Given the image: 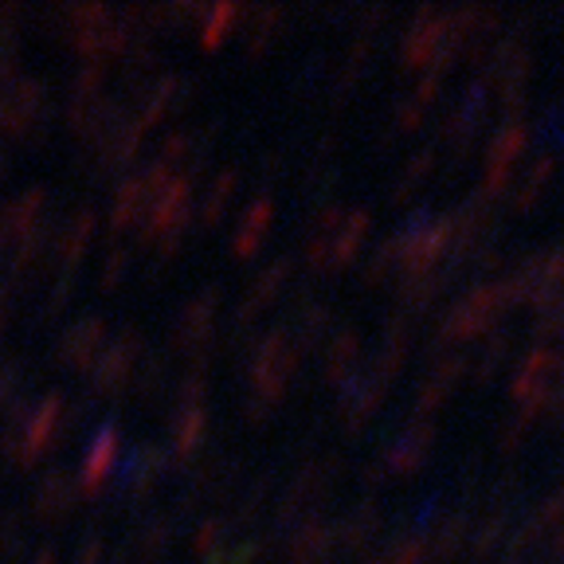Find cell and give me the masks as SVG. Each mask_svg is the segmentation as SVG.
<instances>
[{"instance_id":"37","label":"cell","mask_w":564,"mask_h":564,"mask_svg":"<svg viewBox=\"0 0 564 564\" xmlns=\"http://www.w3.org/2000/svg\"><path fill=\"white\" fill-rule=\"evenodd\" d=\"M216 545H224V526H219V521H204V526L196 529L192 549H196V556H208Z\"/></svg>"},{"instance_id":"27","label":"cell","mask_w":564,"mask_h":564,"mask_svg":"<svg viewBox=\"0 0 564 564\" xmlns=\"http://www.w3.org/2000/svg\"><path fill=\"white\" fill-rule=\"evenodd\" d=\"M279 20H282L279 9H256V12H247V52H251V55L267 52V44H271L274 32H279Z\"/></svg>"},{"instance_id":"7","label":"cell","mask_w":564,"mask_h":564,"mask_svg":"<svg viewBox=\"0 0 564 564\" xmlns=\"http://www.w3.org/2000/svg\"><path fill=\"white\" fill-rule=\"evenodd\" d=\"M529 146V129L521 122H510V126H501V134L490 142V154H486V196H498L510 181V169L518 165V157L526 154Z\"/></svg>"},{"instance_id":"30","label":"cell","mask_w":564,"mask_h":564,"mask_svg":"<svg viewBox=\"0 0 564 564\" xmlns=\"http://www.w3.org/2000/svg\"><path fill=\"white\" fill-rule=\"evenodd\" d=\"M232 192H236V173H224L216 184L208 189V196H204V204H201V219L204 224H219V216L228 212V204H232Z\"/></svg>"},{"instance_id":"31","label":"cell","mask_w":564,"mask_h":564,"mask_svg":"<svg viewBox=\"0 0 564 564\" xmlns=\"http://www.w3.org/2000/svg\"><path fill=\"white\" fill-rule=\"evenodd\" d=\"M169 518H157V521H149L142 533H137V545H134V553L142 556V561H154L157 553H161L165 545H169Z\"/></svg>"},{"instance_id":"11","label":"cell","mask_w":564,"mask_h":564,"mask_svg":"<svg viewBox=\"0 0 564 564\" xmlns=\"http://www.w3.org/2000/svg\"><path fill=\"white\" fill-rule=\"evenodd\" d=\"M337 553V538L329 526H318V521H306L286 545V561L291 564H329Z\"/></svg>"},{"instance_id":"10","label":"cell","mask_w":564,"mask_h":564,"mask_svg":"<svg viewBox=\"0 0 564 564\" xmlns=\"http://www.w3.org/2000/svg\"><path fill=\"white\" fill-rule=\"evenodd\" d=\"M212 337H216V294L204 291L192 306H184L181 322H177V346L204 349Z\"/></svg>"},{"instance_id":"44","label":"cell","mask_w":564,"mask_h":564,"mask_svg":"<svg viewBox=\"0 0 564 564\" xmlns=\"http://www.w3.org/2000/svg\"><path fill=\"white\" fill-rule=\"evenodd\" d=\"M0 334H4V306H0Z\"/></svg>"},{"instance_id":"2","label":"cell","mask_w":564,"mask_h":564,"mask_svg":"<svg viewBox=\"0 0 564 564\" xmlns=\"http://www.w3.org/2000/svg\"><path fill=\"white\" fill-rule=\"evenodd\" d=\"M506 306H510L506 282H483V286H474L463 302L451 306V314L443 318V329H439V341H443V346H466V341H474L478 334H486Z\"/></svg>"},{"instance_id":"4","label":"cell","mask_w":564,"mask_h":564,"mask_svg":"<svg viewBox=\"0 0 564 564\" xmlns=\"http://www.w3.org/2000/svg\"><path fill=\"white\" fill-rule=\"evenodd\" d=\"M447 36H451V16L424 9L404 40V67H411V71L431 64L447 67Z\"/></svg>"},{"instance_id":"6","label":"cell","mask_w":564,"mask_h":564,"mask_svg":"<svg viewBox=\"0 0 564 564\" xmlns=\"http://www.w3.org/2000/svg\"><path fill=\"white\" fill-rule=\"evenodd\" d=\"M334 474H337L334 459H322L318 466H306V471L294 478L291 490H286V498L279 501V521L291 526V521H298L309 506H318V501L329 494V486H334Z\"/></svg>"},{"instance_id":"42","label":"cell","mask_w":564,"mask_h":564,"mask_svg":"<svg viewBox=\"0 0 564 564\" xmlns=\"http://www.w3.org/2000/svg\"><path fill=\"white\" fill-rule=\"evenodd\" d=\"M545 564H564V533H561V538H556V545H553V549H549Z\"/></svg>"},{"instance_id":"21","label":"cell","mask_w":564,"mask_h":564,"mask_svg":"<svg viewBox=\"0 0 564 564\" xmlns=\"http://www.w3.org/2000/svg\"><path fill=\"white\" fill-rule=\"evenodd\" d=\"M91 239H94V212H79V216L59 232V239H55V259L75 267L82 259V251L91 247Z\"/></svg>"},{"instance_id":"41","label":"cell","mask_w":564,"mask_h":564,"mask_svg":"<svg viewBox=\"0 0 564 564\" xmlns=\"http://www.w3.org/2000/svg\"><path fill=\"white\" fill-rule=\"evenodd\" d=\"M16 384H20V364H9V369L0 373V404L9 401V392L16 388Z\"/></svg>"},{"instance_id":"3","label":"cell","mask_w":564,"mask_h":564,"mask_svg":"<svg viewBox=\"0 0 564 564\" xmlns=\"http://www.w3.org/2000/svg\"><path fill=\"white\" fill-rule=\"evenodd\" d=\"M64 436V401L47 396L44 404H36L32 411H16L9 436H4V451L16 463H36L55 439Z\"/></svg>"},{"instance_id":"25","label":"cell","mask_w":564,"mask_h":564,"mask_svg":"<svg viewBox=\"0 0 564 564\" xmlns=\"http://www.w3.org/2000/svg\"><path fill=\"white\" fill-rule=\"evenodd\" d=\"M357 357H361V337H357V334H341V337H337L334 349H329V361H326V376H329V381H334V384L349 381V376H353Z\"/></svg>"},{"instance_id":"29","label":"cell","mask_w":564,"mask_h":564,"mask_svg":"<svg viewBox=\"0 0 564 564\" xmlns=\"http://www.w3.org/2000/svg\"><path fill=\"white\" fill-rule=\"evenodd\" d=\"M244 16V9L239 4H219V9L208 12V20H204V47H219L224 40L236 32V20Z\"/></svg>"},{"instance_id":"18","label":"cell","mask_w":564,"mask_h":564,"mask_svg":"<svg viewBox=\"0 0 564 564\" xmlns=\"http://www.w3.org/2000/svg\"><path fill=\"white\" fill-rule=\"evenodd\" d=\"M463 373H466V357H447L436 373L424 381V388H419V396H416L419 411H424V416H428V411H436L439 404L455 392V384L463 381Z\"/></svg>"},{"instance_id":"17","label":"cell","mask_w":564,"mask_h":564,"mask_svg":"<svg viewBox=\"0 0 564 564\" xmlns=\"http://www.w3.org/2000/svg\"><path fill=\"white\" fill-rule=\"evenodd\" d=\"M161 471H165L161 451H157V447H142V451L129 459L126 471H122V494H129V498H146V494L157 486V478H161Z\"/></svg>"},{"instance_id":"16","label":"cell","mask_w":564,"mask_h":564,"mask_svg":"<svg viewBox=\"0 0 564 564\" xmlns=\"http://www.w3.org/2000/svg\"><path fill=\"white\" fill-rule=\"evenodd\" d=\"M204 431H208V411H204V401H181L173 419V455L189 459L196 447H201Z\"/></svg>"},{"instance_id":"19","label":"cell","mask_w":564,"mask_h":564,"mask_svg":"<svg viewBox=\"0 0 564 564\" xmlns=\"http://www.w3.org/2000/svg\"><path fill=\"white\" fill-rule=\"evenodd\" d=\"M364 236H369V212H346L341 216V228L334 236V251H329V271H341L346 263H353L357 251H361Z\"/></svg>"},{"instance_id":"15","label":"cell","mask_w":564,"mask_h":564,"mask_svg":"<svg viewBox=\"0 0 564 564\" xmlns=\"http://www.w3.org/2000/svg\"><path fill=\"white\" fill-rule=\"evenodd\" d=\"M119 451H122L119 431L102 428L99 436H94L87 459H82V490H99V486L106 483V474L114 471V463H119Z\"/></svg>"},{"instance_id":"35","label":"cell","mask_w":564,"mask_h":564,"mask_svg":"<svg viewBox=\"0 0 564 564\" xmlns=\"http://www.w3.org/2000/svg\"><path fill=\"white\" fill-rule=\"evenodd\" d=\"M501 533H506V514L498 510V514H490V518H486L483 526H478V533H471V538H474V549H471V553H474V556H486V553H490V549L501 541Z\"/></svg>"},{"instance_id":"1","label":"cell","mask_w":564,"mask_h":564,"mask_svg":"<svg viewBox=\"0 0 564 564\" xmlns=\"http://www.w3.org/2000/svg\"><path fill=\"white\" fill-rule=\"evenodd\" d=\"M294 369H298V349L291 346V337L274 329L256 346V357H251V401H247V416L263 419L274 404L282 401V392L291 384Z\"/></svg>"},{"instance_id":"34","label":"cell","mask_w":564,"mask_h":564,"mask_svg":"<svg viewBox=\"0 0 564 564\" xmlns=\"http://www.w3.org/2000/svg\"><path fill=\"white\" fill-rule=\"evenodd\" d=\"M431 165H436V157H431V149H424V154H416V161H411L408 169H404L401 181H396V201H404V196H411V192H416V184L431 173Z\"/></svg>"},{"instance_id":"43","label":"cell","mask_w":564,"mask_h":564,"mask_svg":"<svg viewBox=\"0 0 564 564\" xmlns=\"http://www.w3.org/2000/svg\"><path fill=\"white\" fill-rule=\"evenodd\" d=\"M36 564H55V553H52V549H44V553L36 556Z\"/></svg>"},{"instance_id":"14","label":"cell","mask_w":564,"mask_h":564,"mask_svg":"<svg viewBox=\"0 0 564 564\" xmlns=\"http://www.w3.org/2000/svg\"><path fill=\"white\" fill-rule=\"evenodd\" d=\"M271 219H274V204L271 196H259V201L247 204L244 219H239V232L236 239H232V247H236L239 259H251L263 247L267 232H271Z\"/></svg>"},{"instance_id":"33","label":"cell","mask_w":564,"mask_h":564,"mask_svg":"<svg viewBox=\"0 0 564 564\" xmlns=\"http://www.w3.org/2000/svg\"><path fill=\"white\" fill-rule=\"evenodd\" d=\"M549 173H553V161L549 157H541L538 161V169H529L526 173V181H521V189H518V212H526V208H533V201L541 196V189H545V181H549Z\"/></svg>"},{"instance_id":"20","label":"cell","mask_w":564,"mask_h":564,"mask_svg":"<svg viewBox=\"0 0 564 564\" xmlns=\"http://www.w3.org/2000/svg\"><path fill=\"white\" fill-rule=\"evenodd\" d=\"M494 79H498V91L506 94V99L518 102L529 79V55L521 52L518 44H506L498 52V64H494Z\"/></svg>"},{"instance_id":"36","label":"cell","mask_w":564,"mask_h":564,"mask_svg":"<svg viewBox=\"0 0 564 564\" xmlns=\"http://www.w3.org/2000/svg\"><path fill=\"white\" fill-rule=\"evenodd\" d=\"M256 556H259V545H251V541H239L232 553L219 545V553H208V556H204V564H256Z\"/></svg>"},{"instance_id":"9","label":"cell","mask_w":564,"mask_h":564,"mask_svg":"<svg viewBox=\"0 0 564 564\" xmlns=\"http://www.w3.org/2000/svg\"><path fill=\"white\" fill-rule=\"evenodd\" d=\"M436 451V428L431 424H411L396 443L388 447V466L396 474H416Z\"/></svg>"},{"instance_id":"39","label":"cell","mask_w":564,"mask_h":564,"mask_svg":"<svg viewBox=\"0 0 564 564\" xmlns=\"http://www.w3.org/2000/svg\"><path fill=\"white\" fill-rule=\"evenodd\" d=\"M419 561H424V541L411 538V541H401V545L392 549L381 564H419Z\"/></svg>"},{"instance_id":"32","label":"cell","mask_w":564,"mask_h":564,"mask_svg":"<svg viewBox=\"0 0 564 564\" xmlns=\"http://www.w3.org/2000/svg\"><path fill=\"white\" fill-rule=\"evenodd\" d=\"M478 119H483V91H471V99L463 102V110H459L455 119H451V137H455L459 146H463L466 137L474 134Z\"/></svg>"},{"instance_id":"13","label":"cell","mask_w":564,"mask_h":564,"mask_svg":"<svg viewBox=\"0 0 564 564\" xmlns=\"http://www.w3.org/2000/svg\"><path fill=\"white\" fill-rule=\"evenodd\" d=\"M40 102H44V87L40 82H12L9 91L0 94V129H24L36 119Z\"/></svg>"},{"instance_id":"28","label":"cell","mask_w":564,"mask_h":564,"mask_svg":"<svg viewBox=\"0 0 564 564\" xmlns=\"http://www.w3.org/2000/svg\"><path fill=\"white\" fill-rule=\"evenodd\" d=\"M439 75H431V79H424L419 82V91L411 94L408 102H404V110H401V129H416L419 122H424V114H428L431 106H436V99H439Z\"/></svg>"},{"instance_id":"12","label":"cell","mask_w":564,"mask_h":564,"mask_svg":"<svg viewBox=\"0 0 564 564\" xmlns=\"http://www.w3.org/2000/svg\"><path fill=\"white\" fill-rule=\"evenodd\" d=\"M286 279H291V259H279V263H271L263 274H259L256 282H251V291H247V298L239 302V326H247V322H256L259 314H263L267 306H271L274 298H279V291L286 286Z\"/></svg>"},{"instance_id":"22","label":"cell","mask_w":564,"mask_h":564,"mask_svg":"<svg viewBox=\"0 0 564 564\" xmlns=\"http://www.w3.org/2000/svg\"><path fill=\"white\" fill-rule=\"evenodd\" d=\"M376 529H381V514L364 501V506H357V510L349 514V521L341 526V533H334L337 549H346V553H361V549L376 538Z\"/></svg>"},{"instance_id":"24","label":"cell","mask_w":564,"mask_h":564,"mask_svg":"<svg viewBox=\"0 0 564 564\" xmlns=\"http://www.w3.org/2000/svg\"><path fill=\"white\" fill-rule=\"evenodd\" d=\"M75 501V483L67 474H47L36 490V514L40 518H59V514L71 510Z\"/></svg>"},{"instance_id":"23","label":"cell","mask_w":564,"mask_h":564,"mask_svg":"<svg viewBox=\"0 0 564 564\" xmlns=\"http://www.w3.org/2000/svg\"><path fill=\"white\" fill-rule=\"evenodd\" d=\"M545 533H556V538L564 533V490H556L549 501H541V510L533 514V518H529L526 526H521L518 549L533 545V541L545 538Z\"/></svg>"},{"instance_id":"8","label":"cell","mask_w":564,"mask_h":564,"mask_svg":"<svg viewBox=\"0 0 564 564\" xmlns=\"http://www.w3.org/2000/svg\"><path fill=\"white\" fill-rule=\"evenodd\" d=\"M102 346H106V322H102V318H82L64 334L59 357H64L71 369H91V364L99 361Z\"/></svg>"},{"instance_id":"5","label":"cell","mask_w":564,"mask_h":564,"mask_svg":"<svg viewBox=\"0 0 564 564\" xmlns=\"http://www.w3.org/2000/svg\"><path fill=\"white\" fill-rule=\"evenodd\" d=\"M137 357H142V337H137L134 329L119 334L110 346H102L99 361L91 364V369H94V388H99V392H119L122 384L134 376Z\"/></svg>"},{"instance_id":"40","label":"cell","mask_w":564,"mask_h":564,"mask_svg":"<svg viewBox=\"0 0 564 564\" xmlns=\"http://www.w3.org/2000/svg\"><path fill=\"white\" fill-rule=\"evenodd\" d=\"M102 561V538L99 533H91V538L82 541L79 556H75V564H99Z\"/></svg>"},{"instance_id":"45","label":"cell","mask_w":564,"mask_h":564,"mask_svg":"<svg viewBox=\"0 0 564 564\" xmlns=\"http://www.w3.org/2000/svg\"><path fill=\"white\" fill-rule=\"evenodd\" d=\"M506 564H518V561H506Z\"/></svg>"},{"instance_id":"26","label":"cell","mask_w":564,"mask_h":564,"mask_svg":"<svg viewBox=\"0 0 564 564\" xmlns=\"http://www.w3.org/2000/svg\"><path fill=\"white\" fill-rule=\"evenodd\" d=\"M466 541H471V526H466V518H451L443 529H439L436 549H431V561H436V564H451L466 549Z\"/></svg>"},{"instance_id":"38","label":"cell","mask_w":564,"mask_h":564,"mask_svg":"<svg viewBox=\"0 0 564 564\" xmlns=\"http://www.w3.org/2000/svg\"><path fill=\"white\" fill-rule=\"evenodd\" d=\"M326 322H329V314L322 306H314V309H302V318H298V329H302V341H318L322 337V329H326Z\"/></svg>"}]
</instances>
